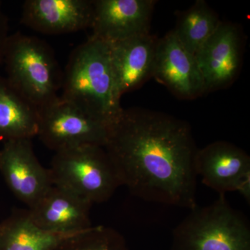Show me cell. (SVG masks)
Segmentation results:
<instances>
[{
	"instance_id": "cell-1",
	"label": "cell",
	"mask_w": 250,
	"mask_h": 250,
	"mask_svg": "<svg viewBox=\"0 0 250 250\" xmlns=\"http://www.w3.org/2000/svg\"><path fill=\"white\" fill-rule=\"evenodd\" d=\"M104 147L121 185L135 196L190 210L197 207L198 149L187 122L161 112L123 108Z\"/></svg>"
},
{
	"instance_id": "cell-19",
	"label": "cell",
	"mask_w": 250,
	"mask_h": 250,
	"mask_svg": "<svg viewBox=\"0 0 250 250\" xmlns=\"http://www.w3.org/2000/svg\"><path fill=\"white\" fill-rule=\"evenodd\" d=\"M9 37V21L3 11L0 1V65L4 61L5 49Z\"/></svg>"
},
{
	"instance_id": "cell-2",
	"label": "cell",
	"mask_w": 250,
	"mask_h": 250,
	"mask_svg": "<svg viewBox=\"0 0 250 250\" xmlns=\"http://www.w3.org/2000/svg\"><path fill=\"white\" fill-rule=\"evenodd\" d=\"M61 98L111 125L123 108L117 95L110 45L88 38L74 49L62 74Z\"/></svg>"
},
{
	"instance_id": "cell-11",
	"label": "cell",
	"mask_w": 250,
	"mask_h": 250,
	"mask_svg": "<svg viewBox=\"0 0 250 250\" xmlns=\"http://www.w3.org/2000/svg\"><path fill=\"white\" fill-rule=\"evenodd\" d=\"M92 0H27L21 22L44 34H64L91 27Z\"/></svg>"
},
{
	"instance_id": "cell-12",
	"label": "cell",
	"mask_w": 250,
	"mask_h": 250,
	"mask_svg": "<svg viewBox=\"0 0 250 250\" xmlns=\"http://www.w3.org/2000/svg\"><path fill=\"white\" fill-rule=\"evenodd\" d=\"M92 204L52 185L28 213L38 227L49 232L75 234L91 228Z\"/></svg>"
},
{
	"instance_id": "cell-4",
	"label": "cell",
	"mask_w": 250,
	"mask_h": 250,
	"mask_svg": "<svg viewBox=\"0 0 250 250\" xmlns=\"http://www.w3.org/2000/svg\"><path fill=\"white\" fill-rule=\"evenodd\" d=\"M190 210L174 229L170 250H250L249 223L225 195Z\"/></svg>"
},
{
	"instance_id": "cell-20",
	"label": "cell",
	"mask_w": 250,
	"mask_h": 250,
	"mask_svg": "<svg viewBox=\"0 0 250 250\" xmlns=\"http://www.w3.org/2000/svg\"><path fill=\"white\" fill-rule=\"evenodd\" d=\"M234 191L239 192L248 203L250 202V172H247L238 180Z\"/></svg>"
},
{
	"instance_id": "cell-9",
	"label": "cell",
	"mask_w": 250,
	"mask_h": 250,
	"mask_svg": "<svg viewBox=\"0 0 250 250\" xmlns=\"http://www.w3.org/2000/svg\"><path fill=\"white\" fill-rule=\"evenodd\" d=\"M152 76L181 98H197L207 92L195 55L179 42L174 30L158 40Z\"/></svg>"
},
{
	"instance_id": "cell-14",
	"label": "cell",
	"mask_w": 250,
	"mask_h": 250,
	"mask_svg": "<svg viewBox=\"0 0 250 250\" xmlns=\"http://www.w3.org/2000/svg\"><path fill=\"white\" fill-rule=\"evenodd\" d=\"M195 170L202 182L220 195L234 191L238 180L250 172V157L247 152L227 141H215L195 156Z\"/></svg>"
},
{
	"instance_id": "cell-18",
	"label": "cell",
	"mask_w": 250,
	"mask_h": 250,
	"mask_svg": "<svg viewBox=\"0 0 250 250\" xmlns=\"http://www.w3.org/2000/svg\"><path fill=\"white\" fill-rule=\"evenodd\" d=\"M55 250H131L125 237L110 227L92 226L69 237Z\"/></svg>"
},
{
	"instance_id": "cell-8",
	"label": "cell",
	"mask_w": 250,
	"mask_h": 250,
	"mask_svg": "<svg viewBox=\"0 0 250 250\" xmlns=\"http://www.w3.org/2000/svg\"><path fill=\"white\" fill-rule=\"evenodd\" d=\"M92 37L111 44L149 33L154 0H94Z\"/></svg>"
},
{
	"instance_id": "cell-16",
	"label": "cell",
	"mask_w": 250,
	"mask_h": 250,
	"mask_svg": "<svg viewBox=\"0 0 250 250\" xmlns=\"http://www.w3.org/2000/svg\"><path fill=\"white\" fill-rule=\"evenodd\" d=\"M75 234L45 231L33 222L28 210H16L0 222V250H55Z\"/></svg>"
},
{
	"instance_id": "cell-6",
	"label": "cell",
	"mask_w": 250,
	"mask_h": 250,
	"mask_svg": "<svg viewBox=\"0 0 250 250\" xmlns=\"http://www.w3.org/2000/svg\"><path fill=\"white\" fill-rule=\"evenodd\" d=\"M39 111L37 136L54 152L84 146L104 147L111 125L61 98Z\"/></svg>"
},
{
	"instance_id": "cell-10",
	"label": "cell",
	"mask_w": 250,
	"mask_h": 250,
	"mask_svg": "<svg viewBox=\"0 0 250 250\" xmlns=\"http://www.w3.org/2000/svg\"><path fill=\"white\" fill-rule=\"evenodd\" d=\"M242 38L231 23L220 22L195 57L207 92L220 89L234 81L241 62Z\"/></svg>"
},
{
	"instance_id": "cell-3",
	"label": "cell",
	"mask_w": 250,
	"mask_h": 250,
	"mask_svg": "<svg viewBox=\"0 0 250 250\" xmlns=\"http://www.w3.org/2000/svg\"><path fill=\"white\" fill-rule=\"evenodd\" d=\"M3 63L8 82L38 109L59 98L63 72L45 41L21 32L9 35Z\"/></svg>"
},
{
	"instance_id": "cell-13",
	"label": "cell",
	"mask_w": 250,
	"mask_h": 250,
	"mask_svg": "<svg viewBox=\"0 0 250 250\" xmlns=\"http://www.w3.org/2000/svg\"><path fill=\"white\" fill-rule=\"evenodd\" d=\"M158 40L147 33L108 43L117 95L120 99L152 76Z\"/></svg>"
},
{
	"instance_id": "cell-7",
	"label": "cell",
	"mask_w": 250,
	"mask_h": 250,
	"mask_svg": "<svg viewBox=\"0 0 250 250\" xmlns=\"http://www.w3.org/2000/svg\"><path fill=\"white\" fill-rule=\"evenodd\" d=\"M0 173L15 196L29 208L52 186L49 169L38 160L31 139L3 143L0 149Z\"/></svg>"
},
{
	"instance_id": "cell-5",
	"label": "cell",
	"mask_w": 250,
	"mask_h": 250,
	"mask_svg": "<svg viewBox=\"0 0 250 250\" xmlns=\"http://www.w3.org/2000/svg\"><path fill=\"white\" fill-rule=\"evenodd\" d=\"M49 171L52 185L93 204L108 201L121 181L104 147L84 146L55 152Z\"/></svg>"
},
{
	"instance_id": "cell-17",
	"label": "cell",
	"mask_w": 250,
	"mask_h": 250,
	"mask_svg": "<svg viewBox=\"0 0 250 250\" xmlns=\"http://www.w3.org/2000/svg\"><path fill=\"white\" fill-rule=\"evenodd\" d=\"M221 21L203 0H198L187 11L179 13L174 34L190 53L195 55L214 33Z\"/></svg>"
},
{
	"instance_id": "cell-15",
	"label": "cell",
	"mask_w": 250,
	"mask_h": 250,
	"mask_svg": "<svg viewBox=\"0 0 250 250\" xmlns=\"http://www.w3.org/2000/svg\"><path fill=\"white\" fill-rule=\"evenodd\" d=\"M39 122V109L0 77V141L32 139L37 136Z\"/></svg>"
}]
</instances>
